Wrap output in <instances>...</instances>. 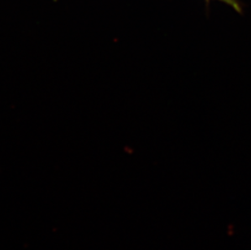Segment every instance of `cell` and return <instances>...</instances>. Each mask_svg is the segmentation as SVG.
Returning a JSON list of instances; mask_svg holds the SVG:
<instances>
[{
  "label": "cell",
  "mask_w": 251,
  "mask_h": 250,
  "mask_svg": "<svg viewBox=\"0 0 251 250\" xmlns=\"http://www.w3.org/2000/svg\"><path fill=\"white\" fill-rule=\"evenodd\" d=\"M205 1H206V3H209L213 0H205ZM215 1L225 2L226 4L229 5L230 7H232L236 12H238V13H242V6L238 0H215Z\"/></svg>",
  "instance_id": "cell-1"
}]
</instances>
